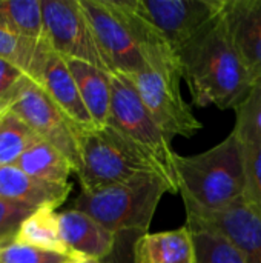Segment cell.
Segmentation results:
<instances>
[{"instance_id":"6da1fadb","label":"cell","mask_w":261,"mask_h":263,"mask_svg":"<svg viewBox=\"0 0 261 263\" xmlns=\"http://www.w3.org/2000/svg\"><path fill=\"white\" fill-rule=\"evenodd\" d=\"M178 60L192 103L200 108H235L254 83L231 39L223 9L180 49Z\"/></svg>"},{"instance_id":"7a4b0ae2","label":"cell","mask_w":261,"mask_h":263,"mask_svg":"<svg viewBox=\"0 0 261 263\" xmlns=\"http://www.w3.org/2000/svg\"><path fill=\"white\" fill-rule=\"evenodd\" d=\"M174 165L185 206L215 213L243 199L245 148L234 133L205 153L195 156L175 153Z\"/></svg>"},{"instance_id":"3957f363","label":"cell","mask_w":261,"mask_h":263,"mask_svg":"<svg viewBox=\"0 0 261 263\" xmlns=\"http://www.w3.org/2000/svg\"><path fill=\"white\" fill-rule=\"evenodd\" d=\"M148 173L163 177L158 165L112 125L78 133L75 174L82 191L94 193L122 185Z\"/></svg>"},{"instance_id":"277c9868","label":"cell","mask_w":261,"mask_h":263,"mask_svg":"<svg viewBox=\"0 0 261 263\" xmlns=\"http://www.w3.org/2000/svg\"><path fill=\"white\" fill-rule=\"evenodd\" d=\"M171 193L168 182L154 173L142 174L126 183L98 190L82 191L72 203L112 234L122 231L149 233L151 222L162 197Z\"/></svg>"},{"instance_id":"5b68a950","label":"cell","mask_w":261,"mask_h":263,"mask_svg":"<svg viewBox=\"0 0 261 263\" xmlns=\"http://www.w3.org/2000/svg\"><path fill=\"white\" fill-rule=\"evenodd\" d=\"M112 100L109 123L140 146L160 168L171 186V194L180 193L171 142L145 108L129 76L111 74Z\"/></svg>"},{"instance_id":"8992f818","label":"cell","mask_w":261,"mask_h":263,"mask_svg":"<svg viewBox=\"0 0 261 263\" xmlns=\"http://www.w3.org/2000/svg\"><path fill=\"white\" fill-rule=\"evenodd\" d=\"M182 79L183 76L177 69L151 66L131 76L145 108L169 142L174 137L191 139L203 128V123L182 97Z\"/></svg>"},{"instance_id":"52a82bcc","label":"cell","mask_w":261,"mask_h":263,"mask_svg":"<svg viewBox=\"0 0 261 263\" xmlns=\"http://www.w3.org/2000/svg\"><path fill=\"white\" fill-rule=\"evenodd\" d=\"M45 37L65 60H78L109 72L80 0H42Z\"/></svg>"},{"instance_id":"ba28073f","label":"cell","mask_w":261,"mask_h":263,"mask_svg":"<svg viewBox=\"0 0 261 263\" xmlns=\"http://www.w3.org/2000/svg\"><path fill=\"white\" fill-rule=\"evenodd\" d=\"M9 106L38 139L63 153L77 171L78 129L38 83L26 79Z\"/></svg>"},{"instance_id":"9c48e42d","label":"cell","mask_w":261,"mask_h":263,"mask_svg":"<svg viewBox=\"0 0 261 263\" xmlns=\"http://www.w3.org/2000/svg\"><path fill=\"white\" fill-rule=\"evenodd\" d=\"M178 55L180 49L223 9L225 0H128Z\"/></svg>"},{"instance_id":"30bf717a","label":"cell","mask_w":261,"mask_h":263,"mask_svg":"<svg viewBox=\"0 0 261 263\" xmlns=\"http://www.w3.org/2000/svg\"><path fill=\"white\" fill-rule=\"evenodd\" d=\"M80 3L109 72L131 77L143 71L148 66L145 55L109 0H80Z\"/></svg>"},{"instance_id":"8fae6325","label":"cell","mask_w":261,"mask_h":263,"mask_svg":"<svg viewBox=\"0 0 261 263\" xmlns=\"http://www.w3.org/2000/svg\"><path fill=\"white\" fill-rule=\"evenodd\" d=\"M186 208V227L191 231H206L226 237L248 263H261V216L245 200L215 213L192 206Z\"/></svg>"},{"instance_id":"7c38bea8","label":"cell","mask_w":261,"mask_h":263,"mask_svg":"<svg viewBox=\"0 0 261 263\" xmlns=\"http://www.w3.org/2000/svg\"><path fill=\"white\" fill-rule=\"evenodd\" d=\"M34 82L45 89L52 102L78 129V133L95 128L94 120L82 100L78 86L68 66V62L63 57L49 49Z\"/></svg>"},{"instance_id":"4fadbf2b","label":"cell","mask_w":261,"mask_h":263,"mask_svg":"<svg viewBox=\"0 0 261 263\" xmlns=\"http://www.w3.org/2000/svg\"><path fill=\"white\" fill-rule=\"evenodd\" d=\"M223 18L255 82L261 77V0H225Z\"/></svg>"},{"instance_id":"5bb4252c","label":"cell","mask_w":261,"mask_h":263,"mask_svg":"<svg viewBox=\"0 0 261 263\" xmlns=\"http://www.w3.org/2000/svg\"><path fill=\"white\" fill-rule=\"evenodd\" d=\"M58 217L62 237L72 256L100 262L112 251L115 236L91 216L71 208Z\"/></svg>"},{"instance_id":"9a60e30c","label":"cell","mask_w":261,"mask_h":263,"mask_svg":"<svg viewBox=\"0 0 261 263\" xmlns=\"http://www.w3.org/2000/svg\"><path fill=\"white\" fill-rule=\"evenodd\" d=\"M71 183H51L28 176L18 166L0 168V197L9 199L34 210L43 206L58 208L71 194Z\"/></svg>"},{"instance_id":"2e32d148","label":"cell","mask_w":261,"mask_h":263,"mask_svg":"<svg viewBox=\"0 0 261 263\" xmlns=\"http://www.w3.org/2000/svg\"><path fill=\"white\" fill-rule=\"evenodd\" d=\"M66 62L75 79L82 100L89 116L94 120L95 128L106 126L111 117V100H112L111 72L78 60H66Z\"/></svg>"},{"instance_id":"e0dca14e","label":"cell","mask_w":261,"mask_h":263,"mask_svg":"<svg viewBox=\"0 0 261 263\" xmlns=\"http://www.w3.org/2000/svg\"><path fill=\"white\" fill-rule=\"evenodd\" d=\"M15 166L31 177L51 183H69V176L75 174L68 157L42 139L35 140L20 156Z\"/></svg>"},{"instance_id":"ac0fdd59","label":"cell","mask_w":261,"mask_h":263,"mask_svg":"<svg viewBox=\"0 0 261 263\" xmlns=\"http://www.w3.org/2000/svg\"><path fill=\"white\" fill-rule=\"evenodd\" d=\"M143 263H195L191 230L183 225L172 231L148 233L142 240Z\"/></svg>"},{"instance_id":"d6986e66","label":"cell","mask_w":261,"mask_h":263,"mask_svg":"<svg viewBox=\"0 0 261 263\" xmlns=\"http://www.w3.org/2000/svg\"><path fill=\"white\" fill-rule=\"evenodd\" d=\"M12 242L35 247L52 253L72 256L62 237L58 213L52 206H43L34 210L25 219Z\"/></svg>"},{"instance_id":"ffe728a7","label":"cell","mask_w":261,"mask_h":263,"mask_svg":"<svg viewBox=\"0 0 261 263\" xmlns=\"http://www.w3.org/2000/svg\"><path fill=\"white\" fill-rule=\"evenodd\" d=\"M0 29L32 40H46L42 0H0Z\"/></svg>"},{"instance_id":"44dd1931","label":"cell","mask_w":261,"mask_h":263,"mask_svg":"<svg viewBox=\"0 0 261 263\" xmlns=\"http://www.w3.org/2000/svg\"><path fill=\"white\" fill-rule=\"evenodd\" d=\"M49 49L46 40H32L0 29V59L23 71L31 80L37 79Z\"/></svg>"},{"instance_id":"7402d4cb","label":"cell","mask_w":261,"mask_h":263,"mask_svg":"<svg viewBox=\"0 0 261 263\" xmlns=\"http://www.w3.org/2000/svg\"><path fill=\"white\" fill-rule=\"evenodd\" d=\"M35 140L38 137L11 109L9 103L0 106V168L15 165Z\"/></svg>"},{"instance_id":"603a6c76","label":"cell","mask_w":261,"mask_h":263,"mask_svg":"<svg viewBox=\"0 0 261 263\" xmlns=\"http://www.w3.org/2000/svg\"><path fill=\"white\" fill-rule=\"evenodd\" d=\"M235 126L232 133L243 145H261V77L257 79L245 99L234 108Z\"/></svg>"},{"instance_id":"cb8c5ba5","label":"cell","mask_w":261,"mask_h":263,"mask_svg":"<svg viewBox=\"0 0 261 263\" xmlns=\"http://www.w3.org/2000/svg\"><path fill=\"white\" fill-rule=\"evenodd\" d=\"M195 263H248L240 250L226 237L206 233V231H191Z\"/></svg>"},{"instance_id":"d4e9b609","label":"cell","mask_w":261,"mask_h":263,"mask_svg":"<svg viewBox=\"0 0 261 263\" xmlns=\"http://www.w3.org/2000/svg\"><path fill=\"white\" fill-rule=\"evenodd\" d=\"M78 257L9 242L0 245V263H74Z\"/></svg>"},{"instance_id":"484cf974","label":"cell","mask_w":261,"mask_h":263,"mask_svg":"<svg viewBox=\"0 0 261 263\" xmlns=\"http://www.w3.org/2000/svg\"><path fill=\"white\" fill-rule=\"evenodd\" d=\"M243 148L246 168V188L243 200L261 216V145H243Z\"/></svg>"},{"instance_id":"4316f807","label":"cell","mask_w":261,"mask_h":263,"mask_svg":"<svg viewBox=\"0 0 261 263\" xmlns=\"http://www.w3.org/2000/svg\"><path fill=\"white\" fill-rule=\"evenodd\" d=\"M146 234L145 231H122L114 234L112 251L100 263H143L142 240Z\"/></svg>"},{"instance_id":"83f0119b","label":"cell","mask_w":261,"mask_h":263,"mask_svg":"<svg viewBox=\"0 0 261 263\" xmlns=\"http://www.w3.org/2000/svg\"><path fill=\"white\" fill-rule=\"evenodd\" d=\"M34 208L0 197V245L9 243Z\"/></svg>"},{"instance_id":"f1b7e54d","label":"cell","mask_w":261,"mask_h":263,"mask_svg":"<svg viewBox=\"0 0 261 263\" xmlns=\"http://www.w3.org/2000/svg\"><path fill=\"white\" fill-rule=\"evenodd\" d=\"M26 79L29 77H26L23 71L0 59V106H5L12 100Z\"/></svg>"},{"instance_id":"f546056e","label":"cell","mask_w":261,"mask_h":263,"mask_svg":"<svg viewBox=\"0 0 261 263\" xmlns=\"http://www.w3.org/2000/svg\"><path fill=\"white\" fill-rule=\"evenodd\" d=\"M74 263H100L98 260H94V259H80V260H77V262Z\"/></svg>"}]
</instances>
